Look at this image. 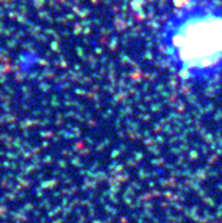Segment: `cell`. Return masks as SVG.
<instances>
[{
    "label": "cell",
    "instance_id": "6da1fadb",
    "mask_svg": "<svg viewBox=\"0 0 222 223\" xmlns=\"http://www.w3.org/2000/svg\"><path fill=\"white\" fill-rule=\"evenodd\" d=\"M166 56L185 82L222 79V13L195 10L177 17L166 37Z\"/></svg>",
    "mask_w": 222,
    "mask_h": 223
}]
</instances>
